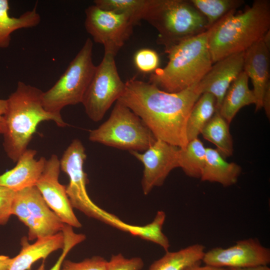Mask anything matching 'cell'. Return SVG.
<instances>
[{
	"instance_id": "6da1fadb",
	"label": "cell",
	"mask_w": 270,
	"mask_h": 270,
	"mask_svg": "<svg viewBox=\"0 0 270 270\" xmlns=\"http://www.w3.org/2000/svg\"><path fill=\"white\" fill-rule=\"evenodd\" d=\"M202 95L198 84L176 92L132 78L118 100L136 114L156 140L179 148L188 143L186 125L190 113Z\"/></svg>"
},
{
	"instance_id": "7a4b0ae2",
	"label": "cell",
	"mask_w": 270,
	"mask_h": 270,
	"mask_svg": "<svg viewBox=\"0 0 270 270\" xmlns=\"http://www.w3.org/2000/svg\"><path fill=\"white\" fill-rule=\"evenodd\" d=\"M43 92L38 88L18 81L16 90L6 99V130L3 146L8 156L16 162L43 121H54L58 126L67 124L61 115L46 111L42 104Z\"/></svg>"
},
{
	"instance_id": "3957f363",
	"label": "cell",
	"mask_w": 270,
	"mask_h": 270,
	"mask_svg": "<svg viewBox=\"0 0 270 270\" xmlns=\"http://www.w3.org/2000/svg\"><path fill=\"white\" fill-rule=\"evenodd\" d=\"M270 28V2L256 0L244 11L229 12L208 30L212 64L228 56L245 52L260 40Z\"/></svg>"
},
{
	"instance_id": "277c9868",
	"label": "cell",
	"mask_w": 270,
	"mask_h": 270,
	"mask_svg": "<svg viewBox=\"0 0 270 270\" xmlns=\"http://www.w3.org/2000/svg\"><path fill=\"white\" fill-rule=\"evenodd\" d=\"M166 52L167 64L152 72L148 82L166 92H180L198 84L212 66L207 30L178 43Z\"/></svg>"
},
{
	"instance_id": "5b68a950",
	"label": "cell",
	"mask_w": 270,
	"mask_h": 270,
	"mask_svg": "<svg viewBox=\"0 0 270 270\" xmlns=\"http://www.w3.org/2000/svg\"><path fill=\"white\" fill-rule=\"evenodd\" d=\"M144 20L158 32L165 50L208 30L206 18L186 0H149Z\"/></svg>"
},
{
	"instance_id": "8992f818",
	"label": "cell",
	"mask_w": 270,
	"mask_h": 270,
	"mask_svg": "<svg viewBox=\"0 0 270 270\" xmlns=\"http://www.w3.org/2000/svg\"><path fill=\"white\" fill-rule=\"evenodd\" d=\"M92 48L93 42L88 38L57 82L43 92L42 102L46 111L61 115L65 106L82 103L96 68Z\"/></svg>"
},
{
	"instance_id": "52a82bcc",
	"label": "cell",
	"mask_w": 270,
	"mask_h": 270,
	"mask_svg": "<svg viewBox=\"0 0 270 270\" xmlns=\"http://www.w3.org/2000/svg\"><path fill=\"white\" fill-rule=\"evenodd\" d=\"M90 140L119 149L145 151L156 140L142 120L119 100L108 119L89 133Z\"/></svg>"
},
{
	"instance_id": "ba28073f",
	"label": "cell",
	"mask_w": 270,
	"mask_h": 270,
	"mask_svg": "<svg viewBox=\"0 0 270 270\" xmlns=\"http://www.w3.org/2000/svg\"><path fill=\"white\" fill-rule=\"evenodd\" d=\"M86 158L83 144L78 139H74L60 160V170L69 178L66 192L72 208L124 232L126 222L98 206L89 197L86 188L87 176L84 170Z\"/></svg>"
},
{
	"instance_id": "9c48e42d",
	"label": "cell",
	"mask_w": 270,
	"mask_h": 270,
	"mask_svg": "<svg viewBox=\"0 0 270 270\" xmlns=\"http://www.w3.org/2000/svg\"><path fill=\"white\" fill-rule=\"evenodd\" d=\"M115 56L104 54L86 92L82 104L86 113L92 121H100L112 105L123 94L125 82L116 68Z\"/></svg>"
},
{
	"instance_id": "30bf717a",
	"label": "cell",
	"mask_w": 270,
	"mask_h": 270,
	"mask_svg": "<svg viewBox=\"0 0 270 270\" xmlns=\"http://www.w3.org/2000/svg\"><path fill=\"white\" fill-rule=\"evenodd\" d=\"M84 27L104 53L116 55L132 34L136 24L130 16L102 9L94 4L85 10Z\"/></svg>"
},
{
	"instance_id": "8fae6325",
	"label": "cell",
	"mask_w": 270,
	"mask_h": 270,
	"mask_svg": "<svg viewBox=\"0 0 270 270\" xmlns=\"http://www.w3.org/2000/svg\"><path fill=\"white\" fill-rule=\"evenodd\" d=\"M202 261L206 265L227 268L268 266L270 250L258 239L250 238L239 240L227 248L216 247L205 252Z\"/></svg>"
},
{
	"instance_id": "7c38bea8",
	"label": "cell",
	"mask_w": 270,
	"mask_h": 270,
	"mask_svg": "<svg viewBox=\"0 0 270 270\" xmlns=\"http://www.w3.org/2000/svg\"><path fill=\"white\" fill-rule=\"evenodd\" d=\"M179 148L163 140H156L143 152H130L144 166L141 184L144 195L148 194L154 187L162 186L170 172L179 167Z\"/></svg>"
},
{
	"instance_id": "4fadbf2b",
	"label": "cell",
	"mask_w": 270,
	"mask_h": 270,
	"mask_svg": "<svg viewBox=\"0 0 270 270\" xmlns=\"http://www.w3.org/2000/svg\"><path fill=\"white\" fill-rule=\"evenodd\" d=\"M60 170L58 156L52 155L46 160L44 170L36 186L48 206L64 224L80 228L82 225L74 212L66 187L59 182Z\"/></svg>"
},
{
	"instance_id": "5bb4252c",
	"label": "cell",
	"mask_w": 270,
	"mask_h": 270,
	"mask_svg": "<svg viewBox=\"0 0 270 270\" xmlns=\"http://www.w3.org/2000/svg\"><path fill=\"white\" fill-rule=\"evenodd\" d=\"M26 207L20 221L28 228V240L54 235L64 224L50 208L36 186L22 190Z\"/></svg>"
},
{
	"instance_id": "9a60e30c",
	"label": "cell",
	"mask_w": 270,
	"mask_h": 270,
	"mask_svg": "<svg viewBox=\"0 0 270 270\" xmlns=\"http://www.w3.org/2000/svg\"><path fill=\"white\" fill-rule=\"evenodd\" d=\"M244 52L228 56L214 63L198 84L202 94L209 93L214 96L217 112L230 86L243 70Z\"/></svg>"
},
{
	"instance_id": "2e32d148",
	"label": "cell",
	"mask_w": 270,
	"mask_h": 270,
	"mask_svg": "<svg viewBox=\"0 0 270 270\" xmlns=\"http://www.w3.org/2000/svg\"><path fill=\"white\" fill-rule=\"evenodd\" d=\"M243 70L252 83L256 98V110L262 108L266 90L270 84V49L262 38L244 52Z\"/></svg>"
},
{
	"instance_id": "e0dca14e",
	"label": "cell",
	"mask_w": 270,
	"mask_h": 270,
	"mask_svg": "<svg viewBox=\"0 0 270 270\" xmlns=\"http://www.w3.org/2000/svg\"><path fill=\"white\" fill-rule=\"evenodd\" d=\"M36 151L27 149L18 158L16 166L0 175V186L16 192L36 186L44 168L46 160H36Z\"/></svg>"
},
{
	"instance_id": "ac0fdd59",
	"label": "cell",
	"mask_w": 270,
	"mask_h": 270,
	"mask_svg": "<svg viewBox=\"0 0 270 270\" xmlns=\"http://www.w3.org/2000/svg\"><path fill=\"white\" fill-rule=\"evenodd\" d=\"M22 248L13 258L8 270H30L36 262L45 259L52 252L64 247V238L62 232L54 235L38 238L33 244L24 237L21 241Z\"/></svg>"
},
{
	"instance_id": "d6986e66",
	"label": "cell",
	"mask_w": 270,
	"mask_h": 270,
	"mask_svg": "<svg viewBox=\"0 0 270 270\" xmlns=\"http://www.w3.org/2000/svg\"><path fill=\"white\" fill-rule=\"evenodd\" d=\"M241 172L239 165L226 162L217 150L206 148L201 180L218 182L224 187L229 186L237 182Z\"/></svg>"
},
{
	"instance_id": "ffe728a7",
	"label": "cell",
	"mask_w": 270,
	"mask_h": 270,
	"mask_svg": "<svg viewBox=\"0 0 270 270\" xmlns=\"http://www.w3.org/2000/svg\"><path fill=\"white\" fill-rule=\"evenodd\" d=\"M248 76L242 70L232 82L225 94L218 112L228 124L242 108L256 104V98L253 90L248 87Z\"/></svg>"
},
{
	"instance_id": "44dd1931",
	"label": "cell",
	"mask_w": 270,
	"mask_h": 270,
	"mask_svg": "<svg viewBox=\"0 0 270 270\" xmlns=\"http://www.w3.org/2000/svg\"><path fill=\"white\" fill-rule=\"evenodd\" d=\"M36 5L18 17H12L9 14L10 5L8 0H0V49L8 48L10 44L11 34L22 28H32L40 22Z\"/></svg>"
},
{
	"instance_id": "7402d4cb",
	"label": "cell",
	"mask_w": 270,
	"mask_h": 270,
	"mask_svg": "<svg viewBox=\"0 0 270 270\" xmlns=\"http://www.w3.org/2000/svg\"><path fill=\"white\" fill-rule=\"evenodd\" d=\"M205 253V247L195 244L176 252H166L161 258L154 262L148 270H184L200 264Z\"/></svg>"
},
{
	"instance_id": "603a6c76",
	"label": "cell",
	"mask_w": 270,
	"mask_h": 270,
	"mask_svg": "<svg viewBox=\"0 0 270 270\" xmlns=\"http://www.w3.org/2000/svg\"><path fill=\"white\" fill-rule=\"evenodd\" d=\"M216 112L214 96L209 93L202 94L188 116L186 134L188 142L198 138L203 128Z\"/></svg>"
},
{
	"instance_id": "cb8c5ba5",
	"label": "cell",
	"mask_w": 270,
	"mask_h": 270,
	"mask_svg": "<svg viewBox=\"0 0 270 270\" xmlns=\"http://www.w3.org/2000/svg\"><path fill=\"white\" fill-rule=\"evenodd\" d=\"M229 124L216 111L206 124L200 134L207 140L214 144L223 157L232 155L233 142Z\"/></svg>"
},
{
	"instance_id": "d4e9b609",
	"label": "cell",
	"mask_w": 270,
	"mask_h": 270,
	"mask_svg": "<svg viewBox=\"0 0 270 270\" xmlns=\"http://www.w3.org/2000/svg\"><path fill=\"white\" fill-rule=\"evenodd\" d=\"M206 150L198 138L188 142L184 147L179 148L178 166L186 176L200 178L205 162Z\"/></svg>"
},
{
	"instance_id": "484cf974",
	"label": "cell",
	"mask_w": 270,
	"mask_h": 270,
	"mask_svg": "<svg viewBox=\"0 0 270 270\" xmlns=\"http://www.w3.org/2000/svg\"><path fill=\"white\" fill-rule=\"evenodd\" d=\"M166 214L162 210L158 211L153 220L144 226L128 224L126 232L132 236L151 242L161 246L166 252L168 251L170 244L168 237L162 231Z\"/></svg>"
},
{
	"instance_id": "4316f807",
	"label": "cell",
	"mask_w": 270,
	"mask_h": 270,
	"mask_svg": "<svg viewBox=\"0 0 270 270\" xmlns=\"http://www.w3.org/2000/svg\"><path fill=\"white\" fill-rule=\"evenodd\" d=\"M190 2L206 18L208 29L244 2L241 0H190Z\"/></svg>"
},
{
	"instance_id": "83f0119b",
	"label": "cell",
	"mask_w": 270,
	"mask_h": 270,
	"mask_svg": "<svg viewBox=\"0 0 270 270\" xmlns=\"http://www.w3.org/2000/svg\"><path fill=\"white\" fill-rule=\"evenodd\" d=\"M149 0H95L94 4L100 8L132 18L136 24L143 20Z\"/></svg>"
},
{
	"instance_id": "f1b7e54d",
	"label": "cell",
	"mask_w": 270,
	"mask_h": 270,
	"mask_svg": "<svg viewBox=\"0 0 270 270\" xmlns=\"http://www.w3.org/2000/svg\"><path fill=\"white\" fill-rule=\"evenodd\" d=\"M62 232L64 238V247L56 262L50 270H60L62 263L69 252L86 239L85 235L75 233L72 227L68 224L64 225Z\"/></svg>"
},
{
	"instance_id": "f546056e",
	"label": "cell",
	"mask_w": 270,
	"mask_h": 270,
	"mask_svg": "<svg viewBox=\"0 0 270 270\" xmlns=\"http://www.w3.org/2000/svg\"><path fill=\"white\" fill-rule=\"evenodd\" d=\"M134 62L139 70L144 72H152L158 68L160 58L158 54L153 50L142 48L136 52Z\"/></svg>"
},
{
	"instance_id": "4dcf8cb0",
	"label": "cell",
	"mask_w": 270,
	"mask_h": 270,
	"mask_svg": "<svg viewBox=\"0 0 270 270\" xmlns=\"http://www.w3.org/2000/svg\"><path fill=\"white\" fill-rule=\"evenodd\" d=\"M107 260L99 256H93L80 262L64 260L60 270H106Z\"/></svg>"
},
{
	"instance_id": "1f68e13d",
	"label": "cell",
	"mask_w": 270,
	"mask_h": 270,
	"mask_svg": "<svg viewBox=\"0 0 270 270\" xmlns=\"http://www.w3.org/2000/svg\"><path fill=\"white\" fill-rule=\"evenodd\" d=\"M144 266V260L140 257L128 258L118 254L107 260L106 270H141Z\"/></svg>"
},
{
	"instance_id": "d6a6232c",
	"label": "cell",
	"mask_w": 270,
	"mask_h": 270,
	"mask_svg": "<svg viewBox=\"0 0 270 270\" xmlns=\"http://www.w3.org/2000/svg\"><path fill=\"white\" fill-rule=\"evenodd\" d=\"M16 192L0 186V225L7 223L12 216L11 208Z\"/></svg>"
},
{
	"instance_id": "836d02e7",
	"label": "cell",
	"mask_w": 270,
	"mask_h": 270,
	"mask_svg": "<svg viewBox=\"0 0 270 270\" xmlns=\"http://www.w3.org/2000/svg\"><path fill=\"white\" fill-rule=\"evenodd\" d=\"M7 110V100L0 99V134H3L6 130V114Z\"/></svg>"
},
{
	"instance_id": "e575fe53",
	"label": "cell",
	"mask_w": 270,
	"mask_h": 270,
	"mask_svg": "<svg viewBox=\"0 0 270 270\" xmlns=\"http://www.w3.org/2000/svg\"><path fill=\"white\" fill-rule=\"evenodd\" d=\"M264 108L267 117L270 116V84L267 87L262 100V108Z\"/></svg>"
},
{
	"instance_id": "d590c367",
	"label": "cell",
	"mask_w": 270,
	"mask_h": 270,
	"mask_svg": "<svg viewBox=\"0 0 270 270\" xmlns=\"http://www.w3.org/2000/svg\"><path fill=\"white\" fill-rule=\"evenodd\" d=\"M184 270H230L227 268H218L205 264L200 266V264L190 266Z\"/></svg>"
},
{
	"instance_id": "8d00e7d4",
	"label": "cell",
	"mask_w": 270,
	"mask_h": 270,
	"mask_svg": "<svg viewBox=\"0 0 270 270\" xmlns=\"http://www.w3.org/2000/svg\"><path fill=\"white\" fill-rule=\"evenodd\" d=\"M12 260L13 258L0 255V270H8Z\"/></svg>"
},
{
	"instance_id": "74e56055",
	"label": "cell",
	"mask_w": 270,
	"mask_h": 270,
	"mask_svg": "<svg viewBox=\"0 0 270 270\" xmlns=\"http://www.w3.org/2000/svg\"><path fill=\"white\" fill-rule=\"evenodd\" d=\"M228 269L230 270H270V268L268 266H258L246 268H232Z\"/></svg>"
},
{
	"instance_id": "f35d334b",
	"label": "cell",
	"mask_w": 270,
	"mask_h": 270,
	"mask_svg": "<svg viewBox=\"0 0 270 270\" xmlns=\"http://www.w3.org/2000/svg\"><path fill=\"white\" fill-rule=\"evenodd\" d=\"M266 46L270 49V30L267 32L262 38Z\"/></svg>"
}]
</instances>
